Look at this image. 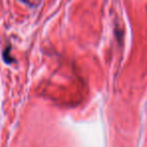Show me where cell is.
<instances>
[{
  "label": "cell",
  "instance_id": "obj_1",
  "mask_svg": "<svg viewBox=\"0 0 147 147\" xmlns=\"http://www.w3.org/2000/svg\"><path fill=\"white\" fill-rule=\"evenodd\" d=\"M9 53H10V51H9V49H8V51L6 49V51H4V59H5V61H6L7 63H10L11 59H12L10 57H9Z\"/></svg>",
  "mask_w": 147,
  "mask_h": 147
}]
</instances>
